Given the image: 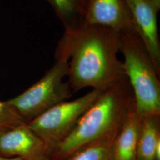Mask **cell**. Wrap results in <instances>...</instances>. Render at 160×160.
<instances>
[{
  "mask_svg": "<svg viewBox=\"0 0 160 160\" xmlns=\"http://www.w3.org/2000/svg\"><path fill=\"white\" fill-rule=\"evenodd\" d=\"M120 45V33L82 22L65 29L55 57L68 61V82L74 91L88 87L103 91L127 78L118 57Z\"/></svg>",
  "mask_w": 160,
  "mask_h": 160,
  "instance_id": "1",
  "label": "cell"
},
{
  "mask_svg": "<svg viewBox=\"0 0 160 160\" xmlns=\"http://www.w3.org/2000/svg\"><path fill=\"white\" fill-rule=\"evenodd\" d=\"M135 106L127 78L103 90L80 118L74 130L52 155V160H65L86 145L116 137Z\"/></svg>",
  "mask_w": 160,
  "mask_h": 160,
  "instance_id": "2",
  "label": "cell"
},
{
  "mask_svg": "<svg viewBox=\"0 0 160 160\" xmlns=\"http://www.w3.org/2000/svg\"><path fill=\"white\" fill-rule=\"evenodd\" d=\"M120 36L123 68L133 92L135 110L142 117L160 114V75L137 33L126 32Z\"/></svg>",
  "mask_w": 160,
  "mask_h": 160,
  "instance_id": "3",
  "label": "cell"
},
{
  "mask_svg": "<svg viewBox=\"0 0 160 160\" xmlns=\"http://www.w3.org/2000/svg\"><path fill=\"white\" fill-rule=\"evenodd\" d=\"M68 61L57 60L45 75L21 94L6 101L27 123L71 96L68 82H63L67 75Z\"/></svg>",
  "mask_w": 160,
  "mask_h": 160,
  "instance_id": "4",
  "label": "cell"
},
{
  "mask_svg": "<svg viewBox=\"0 0 160 160\" xmlns=\"http://www.w3.org/2000/svg\"><path fill=\"white\" fill-rule=\"evenodd\" d=\"M102 92L93 89L74 100L59 103L28 122V125L45 142L52 155L58 146L74 130L81 116Z\"/></svg>",
  "mask_w": 160,
  "mask_h": 160,
  "instance_id": "5",
  "label": "cell"
},
{
  "mask_svg": "<svg viewBox=\"0 0 160 160\" xmlns=\"http://www.w3.org/2000/svg\"><path fill=\"white\" fill-rule=\"evenodd\" d=\"M131 16L136 33L160 75V43L157 12L160 6L152 0H124Z\"/></svg>",
  "mask_w": 160,
  "mask_h": 160,
  "instance_id": "6",
  "label": "cell"
},
{
  "mask_svg": "<svg viewBox=\"0 0 160 160\" xmlns=\"http://www.w3.org/2000/svg\"><path fill=\"white\" fill-rule=\"evenodd\" d=\"M0 156L23 160H52L46 144L24 123L0 133Z\"/></svg>",
  "mask_w": 160,
  "mask_h": 160,
  "instance_id": "7",
  "label": "cell"
},
{
  "mask_svg": "<svg viewBox=\"0 0 160 160\" xmlns=\"http://www.w3.org/2000/svg\"><path fill=\"white\" fill-rule=\"evenodd\" d=\"M83 23L108 28L119 33H136L124 0H87Z\"/></svg>",
  "mask_w": 160,
  "mask_h": 160,
  "instance_id": "8",
  "label": "cell"
},
{
  "mask_svg": "<svg viewBox=\"0 0 160 160\" xmlns=\"http://www.w3.org/2000/svg\"><path fill=\"white\" fill-rule=\"evenodd\" d=\"M143 117L138 113L134 107L115 139L114 160H136L138 141Z\"/></svg>",
  "mask_w": 160,
  "mask_h": 160,
  "instance_id": "9",
  "label": "cell"
},
{
  "mask_svg": "<svg viewBox=\"0 0 160 160\" xmlns=\"http://www.w3.org/2000/svg\"><path fill=\"white\" fill-rule=\"evenodd\" d=\"M160 141V114L143 116L138 141L136 160H155V151Z\"/></svg>",
  "mask_w": 160,
  "mask_h": 160,
  "instance_id": "10",
  "label": "cell"
},
{
  "mask_svg": "<svg viewBox=\"0 0 160 160\" xmlns=\"http://www.w3.org/2000/svg\"><path fill=\"white\" fill-rule=\"evenodd\" d=\"M58 17L68 29L83 22L87 0H47Z\"/></svg>",
  "mask_w": 160,
  "mask_h": 160,
  "instance_id": "11",
  "label": "cell"
},
{
  "mask_svg": "<svg viewBox=\"0 0 160 160\" xmlns=\"http://www.w3.org/2000/svg\"><path fill=\"white\" fill-rule=\"evenodd\" d=\"M116 138H106L87 144L65 160H114Z\"/></svg>",
  "mask_w": 160,
  "mask_h": 160,
  "instance_id": "12",
  "label": "cell"
},
{
  "mask_svg": "<svg viewBox=\"0 0 160 160\" xmlns=\"http://www.w3.org/2000/svg\"><path fill=\"white\" fill-rule=\"evenodd\" d=\"M24 123H28L9 106L6 102L0 101V133Z\"/></svg>",
  "mask_w": 160,
  "mask_h": 160,
  "instance_id": "13",
  "label": "cell"
},
{
  "mask_svg": "<svg viewBox=\"0 0 160 160\" xmlns=\"http://www.w3.org/2000/svg\"><path fill=\"white\" fill-rule=\"evenodd\" d=\"M0 160H23L20 158L17 157H12V158H7V157H3L0 156Z\"/></svg>",
  "mask_w": 160,
  "mask_h": 160,
  "instance_id": "14",
  "label": "cell"
},
{
  "mask_svg": "<svg viewBox=\"0 0 160 160\" xmlns=\"http://www.w3.org/2000/svg\"><path fill=\"white\" fill-rule=\"evenodd\" d=\"M152 1L155 2L158 6H160V0H152Z\"/></svg>",
  "mask_w": 160,
  "mask_h": 160,
  "instance_id": "15",
  "label": "cell"
}]
</instances>
